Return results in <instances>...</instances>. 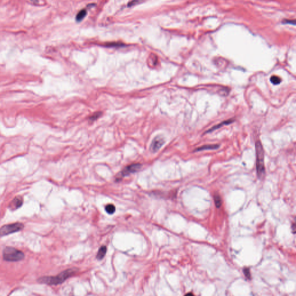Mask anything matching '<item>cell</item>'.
<instances>
[{"label":"cell","mask_w":296,"mask_h":296,"mask_svg":"<svg viewBox=\"0 0 296 296\" xmlns=\"http://www.w3.org/2000/svg\"><path fill=\"white\" fill-rule=\"evenodd\" d=\"M78 270L76 268H70L66 270L59 275L54 277H44L39 278L38 282L40 284L48 285H58L61 284L67 279L73 276Z\"/></svg>","instance_id":"6da1fadb"},{"label":"cell","mask_w":296,"mask_h":296,"mask_svg":"<svg viewBox=\"0 0 296 296\" xmlns=\"http://www.w3.org/2000/svg\"><path fill=\"white\" fill-rule=\"evenodd\" d=\"M256 170L259 178L263 177L265 174L264 167V154L262 145L260 141L256 143Z\"/></svg>","instance_id":"7a4b0ae2"},{"label":"cell","mask_w":296,"mask_h":296,"mask_svg":"<svg viewBox=\"0 0 296 296\" xmlns=\"http://www.w3.org/2000/svg\"><path fill=\"white\" fill-rule=\"evenodd\" d=\"M2 256L4 260L13 262L23 260L24 258V254L15 247L7 246L3 250Z\"/></svg>","instance_id":"3957f363"},{"label":"cell","mask_w":296,"mask_h":296,"mask_svg":"<svg viewBox=\"0 0 296 296\" xmlns=\"http://www.w3.org/2000/svg\"><path fill=\"white\" fill-rule=\"evenodd\" d=\"M24 228V225L21 223H15L3 226L0 228V237L17 233Z\"/></svg>","instance_id":"277c9868"},{"label":"cell","mask_w":296,"mask_h":296,"mask_svg":"<svg viewBox=\"0 0 296 296\" xmlns=\"http://www.w3.org/2000/svg\"><path fill=\"white\" fill-rule=\"evenodd\" d=\"M141 164H132L125 167L120 174L121 177H124L128 176L131 174L138 172L141 168Z\"/></svg>","instance_id":"5b68a950"},{"label":"cell","mask_w":296,"mask_h":296,"mask_svg":"<svg viewBox=\"0 0 296 296\" xmlns=\"http://www.w3.org/2000/svg\"><path fill=\"white\" fill-rule=\"evenodd\" d=\"M164 139L160 136L155 138L150 145V150L153 152H157L164 145Z\"/></svg>","instance_id":"8992f818"},{"label":"cell","mask_w":296,"mask_h":296,"mask_svg":"<svg viewBox=\"0 0 296 296\" xmlns=\"http://www.w3.org/2000/svg\"><path fill=\"white\" fill-rule=\"evenodd\" d=\"M23 203V200L20 196L16 197L13 200L10 202L9 204V209L12 211H15L18 208H20Z\"/></svg>","instance_id":"52a82bcc"},{"label":"cell","mask_w":296,"mask_h":296,"mask_svg":"<svg viewBox=\"0 0 296 296\" xmlns=\"http://www.w3.org/2000/svg\"><path fill=\"white\" fill-rule=\"evenodd\" d=\"M234 121V119H229V120H225V121H222V123L212 127L211 128H210L209 130H208V131H206L207 133H208V132H213L214 131L217 130V129H219L221 127H222L224 125H229V124H230L232 123H233V122Z\"/></svg>","instance_id":"ba28073f"},{"label":"cell","mask_w":296,"mask_h":296,"mask_svg":"<svg viewBox=\"0 0 296 296\" xmlns=\"http://www.w3.org/2000/svg\"><path fill=\"white\" fill-rule=\"evenodd\" d=\"M219 148V145H204L200 148H197L195 150V152H199V151H202V150H215Z\"/></svg>","instance_id":"9c48e42d"},{"label":"cell","mask_w":296,"mask_h":296,"mask_svg":"<svg viewBox=\"0 0 296 296\" xmlns=\"http://www.w3.org/2000/svg\"><path fill=\"white\" fill-rule=\"evenodd\" d=\"M107 246H102L98 250V252L97 253V255L96 256V258L99 260H102L104 256H105L106 254V253H107Z\"/></svg>","instance_id":"30bf717a"},{"label":"cell","mask_w":296,"mask_h":296,"mask_svg":"<svg viewBox=\"0 0 296 296\" xmlns=\"http://www.w3.org/2000/svg\"><path fill=\"white\" fill-rule=\"evenodd\" d=\"M86 10L83 9V10H80L77 15L76 17V20L78 21H82L84 17L86 16Z\"/></svg>","instance_id":"8fae6325"},{"label":"cell","mask_w":296,"mask_h":296,"mask_svg":"<svg viewBox=\"0 0 296 296\" xmlns=\"http://www.w3.org/2000/svg\"><path fill=\"white\" fill-rule=\"evenodd\" d=\"M115 210H116L115 207L112 204H108L105 207V211L108 214L112 215V214H114V212H115Z\"/></svg>","instance_id":"7c38bea8"},{"label":"cell","mask_w":296,"mask_h":296,"mask_svg":"<svg viewBox=\"0 0 296 296\" xmlns=\"http://www.w3.org/2000/svg\"><path fill=\"white\" fill-rule=\"evenodd\" d=\"M270 81L272 84H274L275 85H279L281 83L282 80H281V78H279V76H272L270 78Z\"/></svg>","instance_id":"4fadbf2b"},{"label":"cell","mask_w":296,"mask_h":296,"mask_svg":"<svg viewBox=\"0 0 296 296\" xmlns=\"http://www.w3.org/2000/svg\"><path fill=\"white\" fill-rule=\"evenodd\" d=\"M214 200L215 203L218 208H220L222 205V200L221 197L219 194H216L214 195Z\"/></svg>","instance_id":"5bb4252c"},{"label":"cell","mask_w":296,"mask_h":296,"mask_svg":"<svg viewBox=\"0 0 296 296\" xmlns=\"http://www.w3.org/2000/svg\"><path fill=\"white\" fill-rule=\"evenodd\" d=\"M243 273H244V275H245V276L246 277V278L247 279H250V278H251L250 273V271H249V270L248 268H244Z\"/></svg>","instance_id":"9a60e30c"},{"label":"cell","mask_w":296,"mask_h":296,"mask_svg":"<svg viewBox=\"0 0 296 296\" xmlns=\"http://www.w3.org/2000/svg\"><path fill=\"white\" fill-rule=\"evenodd\" d=\"M100 115H101V113H96L92 117L90 118V119L92 120H95L97 119L100 116Z\"/></svg>","instance_id":"2e32d148"},{"label":"cell","mask_w":296,"mask_h":296,"mask_svg":"<svg viewBox=\"0 0 296 296\" xmlns=\"http://www.w3.org/2000/svg\"><path fill=\"white\" fill-rule=\"evenodd\" d=\"M295 227H296V226H295V223H294L293 225H292V228L293 229V232L294 233H295V232H296V229H295Z\"/></svg>","instance_id":"e0dca14e"},{"label":"cell","mask_w":296,"mask_h":296,"mask_svg":"<svg viewBox=\"0 0 296 296\" xmlns=\"http://www.w3.org/2000/svg\"><path fill=\"white\" fill-rule=\"evenodd\" d=\"M187 295H193L191 293H189V294H187Z\"/></svg>","instance_id":"ac0fdd59"}]
</instances>
